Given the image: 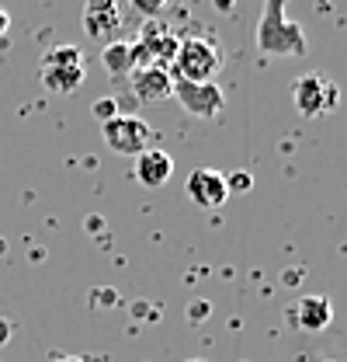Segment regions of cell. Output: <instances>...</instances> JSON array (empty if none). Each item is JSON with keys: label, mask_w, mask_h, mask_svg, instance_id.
<instances>
[{"label": "cell", "mask_w": 347, "mask_h": 362, "mask_svg": "<svg viewBox=\"0 0 347 362\" xmlns=\"http://www.w3.org/2000/svg\"><path fill=\"white\" fill-rule=\"evenodd\" d=\"M101 136H104L108 150H115L122 157H139L153 143V126L139 115H111L108 122H101Z\"/></svg>", "instance_id": "277c9868"}, {"label": "cell", "mask_w": 347, "mask_h": 362, "mask_svg": "<svg viewBox=\"0 0 347 362\" xmlns=\"http://www.w3.org/2000/svg\"><path fill=\"white\" fill-rule=\"evenodd\" d=\"M118 0H87L84 4V32L97 42H115V32H118Z\"/></svg>", "instance_id": "9c48e42d"}, {"label": "cell", "mask_w": 347, "mask_h": 362, "mask_svg": "<svg viewBox=\"0 0 347 362\" xmlns=\"http://www.w3.org/2000/svg\"><path fill=\"white\" fill-rule=\"evenodd\" d=\"M257 49L264 56H305L303 28L285 18V0H264V14L257 25Z\"/></svg>", "instance_id": "6da1fadb"}, {"label": "cell", "mask_w": 347, "mask_h": 362, "mask_svg": "<svg viewBox=\"0 0 347 362\" xmlns=\"http://www.w3.org/2000/svg\"><path fill=\"white\" fill-rule=\"evenodd\" d=\"M184 362H205V359H184Z\"/></svg>", "instance_id": "d6986e66"}, {"label": "cell", "mask_w": 347, "mask_h": 362, "mask_svg": "<svg viewBox=\"0 0 347 362\" xmlns=\"http://www.w3.org/2000/svg\"><path fill=\"white\" fill-rule=\"evenodd\" d=\"M101 63H104V70L111 74V77H129L132 74V49L129 42H108L104 45V52H101Z\"/></svg>", "instance_id": "4fadbf2b"}, {"label": "cell", "mask_w": 347, "mask_h": 362, "mask_svg": "<svg viewBox=\"0 0 347 362\" xmlns=\"http://www.w3.org/2000/svg\"><path fill=\"white\" fill-rule=\"evenodd\" d=\"M171 175H174V157L167 153V150L150 146V150H142V153L135 157V181H139V185H146V188H160Z\"/></svg>", "instance_id": "8fae6325"}, {"label": "cell", "mask_w": 347, "mask_h": 362, "mask_svg": "<svg viewBox=\"0 0 347 362\" xmlns=\"http://www.w3.org/2000/svg\"><path fill=\"white\" fill-rule=\"evenodd\" d=\"M42 84L52 94H70V90L80 88L84 81V59H80V49L77 45H59V49H49L42 56Z\"/></svg>", "instance_id": "3957f363"}, {"label": "cell", "mask_w": 347, "mask_h": 362, "mask_svg": "<svg viewBox=\"0 0 347 362\" xmlns=\"http://www.w3.org/2000/svg\"><path fill=\"white\" fill-rule=\"evenodd\" d=\"M188 199L202 209H219L226 199H229V185H226V175H219L212 168H198L188 175V185H184Z\"/></svg>", "instance_id": "ba28073f"}, {"label": "cell", "mask_w": 347, "mask_h": 362, "mask_svg": "<svg viewBox=\"0 0 347 362\" xmlns=\"http://www.w3.org/2000/svg\"><path fill=\"white\" fill-rule=\"evenodd\" d=\"M292 101H296L299 115H305V119H323V115H330L337 108L341 90H337V84L327 74H305L292 88Z\"/></svg>", "instance_id": "5b68a950"}, {"label": "cell", "mask_w": 347, "mask_h": 362, "mask_svg": "<svg viewBox=\"0 0 347 362\" xmlns=\"http://www.w3.org/2000/svg\"><path fill=\"white\" fill-rule=\"evenodd\" d=\"M330 320H334V307H330L327 296H305V300L296 303V324L303 327L305 334H319V331H327Z\"/></svg>", "instance_id": "7c38bea8"}, {"label": "cell", "mask_w": 347, "mask_h": 362, "mask_svg": "<svg viewBox=\"0 0 347 362\" xmlns=\"http://www.w3.org/2000/svg\"><path fill=\"white\" fill-rule=\"evenodd\" d=\"M129 4H132V11L142 14V18H157L167 7V0H129Z\"/></svg>", "instance_id": "5bb4252c"}, {"label": "cell", "mask_w": 347, "mask_h": 362, "mask_svg": "<svg viewBox=\"0 0 347 362\" xmlns=\"http://www.w3.org/2000/svg\"><path fill=\"white\" fill-rule=\"evenodd\" d=\"M177 35H174L167 25H160V21H150L142 32H139V39L129 45L132 49V70H139V66H167L174 56H177Z\"/></svg>", "instance_id": "8992f818"}, {"label": "cell", "mask_w": 347, "mask_h": 362, "mask_svg": "<svg viewBox=\"0 0 347 362\" xmlns=\"http://www.w3.org/2000/svg\"><path fill=\"white\" fill-rule=\"evenodd\" d=\"M174 98L184 105V112H191L195 119H216L219 112L226 108V94L219 90L216 81H177L174 77Z\"/></svg>", "instance_id": "52a82bcc"}, {"label": "cell", "mask_w": 347, "mask_h": 362, "mask_svg": "<svg viewBox=\"0 0 347 362\" xmlns=\"http://www.w3.org/2000/svg\"><path fill=\"white\" fill-rule=\"evenodd\" d=\"M94 115H97L101 122H108L111 115H118V105H115L111 98H101V101H94Z\"/></svg>", "instance_id": "9a60e30c"}, {"label": "cell", "mask_w": 347, "mask_h": 362, "mask_svg": "<svg viewBox=\"0 0 347 362\" xmlns=\"http://www.w3.org/2000/svg\"><path fill=\"white\" fill-rule=\"evenodd\" d=\"M219 66H222V52L209 39L202 35H188L177 42V56H174V77L177 81H216Z\"/></svg>", "instance_id": "7a4b0ae2"}, {"label": "cell", "mask_w": 347, "mask_h": 362, "mask_svg": "<svg viewBox=\"0 0 347 362\" xmlns=\"http://www.w3.org/2000/svg\"><path fill=\"white\" fill-rule=\"evenodd\" d=\"M129 84L139 101H164L174 94V74L167 66H139L129 74Z\"/></svg>", "instance_id": "30bf717a"}, {"label": "cell", "mask_w": 347, "mask_h": 362, "mask_svg": "<svg viewBox=\"0 0 347 362\" xmlns=\"http://www.w3.org/2000/svg\"><path fill=\"white\" fill-rule=\"evenodd\" d=\"M56 362H87V359H80V356H63V359H56Z\"/></svg>", "instance_id": "ac0fdd59"}, {"label": "cell", "mask_w": 347, "mask_h": 362, "mask_svg": "<svg viewBox=\"0 0 347 362\" xmlns=\"http://www.w3.org/2000/svg\"><path fill=\"white\" fill-rule=\"evenodd\" d=\"M226 185H229V195H233V188H236V192L250 188V178H247V175H233V178H226Z\"/></svg>", "instance_id": "2e32d148"}, {"label": "cell", "mask_w": 347, "mask_h": 362, "mask_svg": "<svg viewBox=\"0 0 347 362\" xmlns=\"http://www.w3.org/2000/svg\"><path fill=\"white\" fill-rule=\"evenodd\" d=\"M7 28H11V18H7V11L0 7V39L7 35Z\"/></svg>", "instance_id": "e0dca14e"}]
</instances>
